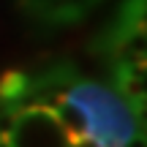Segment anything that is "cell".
Wrapping results in <instances>:
<instances>
[{
	"label": "cell",
	"instance_id": "6da1fadb",
	"mask_svg": "<svg viewBox=\"0 0 147 147\" xmlns=\"http://www.w3.org/2000/svg\"><path fill=\"white\" fill-rule=\"evenodd\" d=\"M63 98L82 112L87 139H93L98 147H125L136 131L144 134L142 123H136L139 109H134V104L115 87L90 79H74L63 90Z\"/></svg>",
	"mask_w": 147,
	"mask_h": 147
},
{
	"label": "cell",
	"instance_id": "7a4b0ae2",
	"mask_svg": "<svg viewBox=\"0 0 147 147\" xmlns=\"http://www.w3.org/2000/svg\"><path fill=\"white\" fill-rule=\"evenodd\" d=\"M5 142L11 147H68L71 136L49 106H25L16 112Z\"/></svg>",
	"mask_w": 147,
	"mask_h": 147
},
{
	"label": "cell",
	"instance_id": "3957f363",
	"mask_svg": "<svg viewBox=\"0 0 147 147\" xmlns=\"http://www.w3.org/2000/svg\"><path fill=\"white\" fill-rule=\"evenodd\" d=\"M27 87H30V76L22 71H5L0 76V104L11 106V109H25Z\"/></svg>",
	"mask_w": 147,
	"mask_h": 147
},
{
	"label": "cell",
	"instance_id": "277c9868",
	"mask_svg": "<svg viewBox=\"0 0 147 147\" xmlns=\"http://www.w3.org/2000/svg\"><path fill=\"white\" fill-rule=\"evenodd\" d=\"M68 147H98L93 142V139H87V136H82V139H71V144Z\"/></svg>",
	"mask_w": 147,
	"mask_h": 147
},
{
	"label": "cell",
	"instance_id": "5b68a950",
	"mask_svg": "<svg viewBox=\"0 0 147 147\" xmlns=\"http://www.w3.org/2000/svg\"><path fill=\"white\" fill-rule=\"evenodd\" d=\"M0 147H11L8 142H5V139H0Z\"/></svg>",
	"mask_w": 147,
	"mask_h": 147
}]
</instances>
